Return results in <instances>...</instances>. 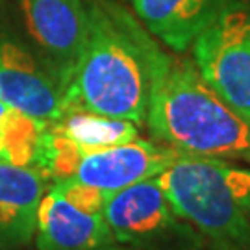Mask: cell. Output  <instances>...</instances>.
Here are the masks:
<instances>
[{"instance_id":"obj_1","label":"cell","mask_w":250,"mask_h":250,"mask_svg":"<svg viewBox=\"0 0 250 250\" xmlns=\"http://www.w3.org/2000/svg\"><path fill=\"white\" fill-rule=\"evenodd\" d=\"M161 54L145 26L123 8L93 4L83 50L62 87L63 111L85 109L143 125Z\"/></svg>"},{"instance_id":"obj_2","label":"cell","mask_w":250,"mask_h":250,"mask_svg":"<svg viewBox=\"0 0 250 250\" xmlns=\"http://www.w3.org/2000/svg\"><path fill=\"white\" fill-rule=\"evenodd\" d=\"M145 123L154 139L180 154L250 163V123L202 80L191 60L161 54Z\"/></svg>"},{"instance_id":"obj_3","label":"cell","mask_w":250,"mask_h":250,"mask_svg":"<svg viewBox=\"0 0 250 250\" xmlns=\"http://www.w3.org/2000/svg\"><path fill=\"white\" fill-rule=\"evenodd\" d=\"M172 209L213 250H250V217L221 180L217 160L180 154L156 176Z\"/></svg>"},{"instance_id":"obj_4","label":"cell","mask_w":250,"mask_h":250,"mask_svg":"<svg viewBox=\"0 0 250 250\" xmlns=\"http://www.w3.org/2000/svg\"><path fill=\"white\" fill-rule=\"evenodd\" d=\"M109 232L130 250H202V235L180 217L158 178L107 193L102 209Z\"/></svg>"},{"instance_id":"obj_5","label":"cell","mask_w":250,"mask_h":250,"mask_svg":"<svg viewBox=\"0 0 250 250\" xmlns=\"http://www.w3.org/2000/svg\"><path fill=\"white\" fill-rule=\"evenodd\" d=\"M202 80L250 123V6L228 0L193 43Z\"/></svg>"},{"instance_id":"obj_6","label":"cell","mask_w":250,"mask_h":250,"mask_svg":"<svg viewBox=\"0 0 250 250\" xmlns=\"http://www.w3.org/2000/svg\"><path fill=\"white\" fill-rule=\"evenodd\" d=\"M19 2L30 36L52 60L60 85L63 87L85 45L89 32V11L83 8L82 0Z\"/></svg>"},{"instance_id":"obj_7","label":"cell","mask_w":250,"mask_h":250,"mask_svg":"<svg viewBox=\"0 0 250 250\" xmlns=\"http://www.w3.org/2000/svg\"><path fill=\"white\" fill-rule=\"evenodd\" d=\"M178 158L180 152L170 146L135 137L113 148L83 154L72 178L104 193H115L143 180L156 178Z\"/></svg>"},{"instance_id":"obj_8","label":"cell","mask_w":250,"mask_h":250,"mask_svg":"<svg viewBox=\"0 0 250 250\" xmlns=\"http://www.w3.org/2000/svg\"><path fill=\"white\" fill-rule=\"evenodd\" d=\"M0 102L43 123H56L63 115L58 78L15 43L0 45Z\"/></svg>"},{"instance_id":"obj_9","label":"cell","mask_w":250,"mask_h":250,"mask_svg":"<svg viewBox=\"0 0 250 250\" xmlns=\"http://www.w3.org/2000/svg\"><path fill=\"white\" fill-rule=\"evenodd\" d=\"M37 250H130L109 232L104 215L83 213L52 188L37 209Z\"/></svg>"},{"instance_id":"obj_10","label":"cell","mask_w":250,"mask_h":250,"mask_svg":"<svg viewBox=\"0 0 250 250\" xmlns=\"http://www.w3.org/2000/svg\"><path fill=\"white\" fill-rule=\"evenodd\" d=\"M46 178L37 169L0 161V250H21L36 235Z\"/></svg>"},{"instance_id":"obj_11","label":"cell","mask_w":250,"mask_h":250,"mask_svg":"<svg viewBox=\"0 0 250 250\" xmlns=\"http://www.w3.org/2000/svg\"><path fill=\"white\" fill-rule=\"evenodd\" d=\"M228 0H132L135 15L172 52H186Z\"/></svg>"},{"instance_id":"obj_12","label":"cell","mask_w":250,"mask_h":250,"mask_svg":"<svg viewBox=\"0 0 250 250\" xmlns=\"http://www.w3.org/2000/svg\"><path fill=\"white\" fill-rule=\"evenodd\" d=\"M52 125L78 145L82 154L113 148L139 137V128L132 121L97 115L85 109H67Z\"/></svg>"},{"instance_id":"obj_13","label":"cell","mask_w":250,"mask_h":250,"mask_svg":"<svg viewBox=\"0 0 250 250\" xmlns=\"http://www.w3.org/2000/svg\"><path fill=\"white\" fill-rule=\"evenodd\" d=\"M46 125L8 107L0 121V161L34 169Z\"/></svg>"},{"instance_id":"obj_14","label":"cell","mask_w":250,"mask_h":250,"mask_svg":"<svg viewBox=\"0 0 250 250\" xmlns=\"http://www.w3.org/2000/svg\"><path fill=\"white\" fill-rule=\"evenodd\" d=\"M82 156L83 154L80 146L65 134H62L52 123H48L41 139V148L34 169L39 170L46 180L54 178L56 182L69 180L76 174Z\"/></svg>"},{"instance_id":"obj_15","label":"cell","mask_w":250,"mask_h":250,"mask_svg":"<svg viewBox=\"0 0 250 250\" xmlns=\"http://www.w3.org/2000/svg\"><path fill=\"white\" fill-rule=\"evenodd\" d=\"M52 189L56 193H60L69 204H72L76 209H80L83 213H102L104 204H106L107 193H104V191H100L97 188L85 186V184H82V182L74 178L56 182Z\"/></svg>"},{"instance_id":"obj_16","label":"cell","mask_w":250,"mask_h":250,"mask_svg":"<svg viewBox=\"0 0 250 250\" xmlns=\"http://www.w3.org/2000/svg\"><path fill=\"white\" fill-rule=\"evenodd\" d=\"M217 169L230 195L250 217V169L232 167L228 161L223 160H217Z\"/></svg>"},{"instance_id":"obj_17","label":"cell","mask_w":250,"mask_h":250,"mask_svg":"<svg viewBox=\"0 0 250 250\" xmlns=\"http://www.w3.org/2000/svg\"><path fill=\"white\" fill-rule=\"evenodd\" d=\"M6 109H8V106H6L4 102H0V121H2V115L6 113Z\"/></svg>"}]
</instances>
